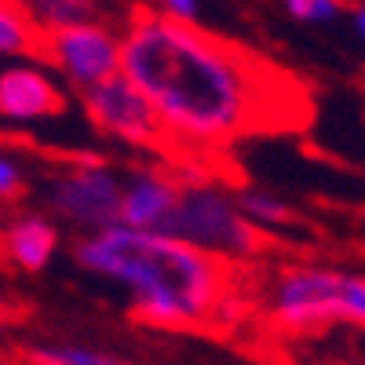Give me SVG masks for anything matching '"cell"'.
<instances>
[{
    "instance_id": "1",
    "label": "cell",
    "mask_w": 365,
    "mask_h": 365,
    "mask_svg": "<svg viewBox=\"0 0 365 365\" xmlns=\"http://www.w3.org/2000/svg\"><path fill=\"white\" fill-rule=\"evenodd\" d=\"M120 73L165 125L172 165H201L241 139L285 132L307 117V96L289 70L158 8H135L120 26Z\"/></svg>"
},
{
    "instance_id": "2",
    "label": "cell",
    "mask_w": 365,
    "mask_h": 365,
    "mask_svg": "<svg viewBox=\"0 0 365 365\" xmlns=\"http://www.w3.org/2000/svg\"><path fill=\"white\" fill-rule=\"evenodd\" d=\"M73 263L128 296L135 322L154 329H205L234 299L237 267L208 256L165 230H132L113 223L96 234H77Z\"/></svg>"
},
{
    "instance_id": "3",
    "label": "cell",
    "mask_w": 365,
    "mask_h": 365,
    "mask_svg": "<svg viewBox=\"0 0 365 365\" xmlns=\"http://www.w3.org/2000/svg\"><path fill=\"white\" fill-rule=\"evenodd\" d=\"M267 322L289 336H311L322 329H365V274L329 263H282L263 289Z\"/></svg>"
},
{
    "instance_id": "4",
    "label": "cell",
    "mask_w": 365,
    "mask_h": 365,
    "mask_svg": "<svg viewBox=\"0 0 365 365\" xmlns=\"http://www.w3.org/2000/svg\"><path fill=\"white\" fill-rule=\"evenodd\" d=\"M179 172V197L165 234L216 256L230 267L259 259L267 234H259L237 205V187L223 182L201 165H172Z\"/></svg>"
},
{
    "instance_id": "5",
    "label": "cell",
    "mask_w": 365,
    "mask_h": 365,
    "mask_svg": "<svg viewBox=\"0 0 365 365\" xmlns=\"http://www.w3.org/2000/svg\"><path fill=\"white\" fill-rule=\"evenodd\" d=\"M120 190H125V175L99 158H88L51 172L41 187V205L58 227L73 234H96L120 223Z\"/></svg>"
},
{
    "instance_id": "6",
    "label": "cell",
    "mask_w": 365,
    "mask_h": 365,
    "mask_svg": "<svg viewBox=\"0 0 365 365\" xmlns=\"http://www.w3.org/2000/svg\"><path fill=\"white\" fill-rule=\"evenodd\" d=\"M77 99H81L88 120L106 139H117L120 146H132V150H146V154H158V158H165V165L175 161L172 139H168L165 125L158 120L154 106L143 99V91L125 73L88 88Z\"/></svg>"
},
{
    "instance_id": "7",
    "label": "cell",
    "mask_w": 365,
    "mask_h": 365,
    "mask_svg": "<svg viewBox=\"0 0 365 365\" xmlns=\"http://www.w3.org/2000/svg\"><path fill=\"white\" fill-rule=\"evenodd\" d=\"M41 63L58 73L70 91L84 96L88 88L120 73V29L106 19L51 29L41 41Z\"/></svg>"
},
{
    "instance_id": "8",
    "label": "cell",
    "mask_w": 365,
    "mask_h": 365,
    "mask_svg": "<svg viewBox=\"0 0 365 365\" xmlns=\"http://www.w3.org/2000/svg\"><path fill=\"white\" fill-rule=\"evenodd\" d=\"M70 110V88L55 81L41 58H11L0 70V117L11 125L51 120Z\"/></svg>"
},
{
    "instance_id": "9",
    "label": "cell",
    "mask_w": 365,
    "mask_h": 365,
    "mask_svg": "<svg viewBox=\"0 0 365 365\" xmlns=\"http://www.w3.org/2000/svg\"><path fill=\"white\" fill-rule=\"evenodd\" d=\"M179 197V172L172 165H143L125 175L120 223L132 230H165Z\"/></svg>"
},
{
    "instance_id": "10",
    "label": "cell",
    "mask_w": 365,
    "mask_h": 365,
    "mask_svg": "<svg viewBox=\"0 0 365 365\" xmlns=\"http://www.w3.org/2000/svg\"><path fill=\"white\" fill-rule=\"evenodd\" d=\"M63 249V227L44 208H26L0 227V259L19 274H41Z\"/></svg>"
},
{
    "instance_id": "11",
    "label": "cell",
    "mask_w": 365,
    "mask_h": 365,
    "mask_svg": "<svg viewBox=\"0 0 365 365\" xmlns=\"http://www.w3.org/2000/svg\"><path fill=\"white\" fill-rule=\"evenodd\" d=\"M237 205L245 212V220L259 230V234H278V230H292L299 223L296 208L278 197L274 190H263V187H249V182H241L237 187Z\"/></svg>"
},
{
    "instance_id": "12",
    "label": "cell",
    "mask_w": 365,
    "mask_h": 365,
    "mask_svg": "<svg viewBox=\"0 0 365 365\" xmlns=\"http://www.w3.org/2000/svg\"><path fill=\"white\" fill-rule=\"evenodd\" d=\"M44 34L19 0H0V58H41Z\"/></svg>"
},
{
    "instance_id": "13",
    "label": "cell",
    "mask_w": 365,
    "mask_h": 365,
    "mask_svg": "<svg viewBox=\"0 0 365 365\" xmlns=\"http://www.w3.org/2000/svg\"><path fill=\"white\" fill-rule=\"evenodd\" d=\"M26 15L37 22L41 34L77 22H99L103 19V0H19Z\"/></svg>"
},
{
    "instance_id": "14",
    "label": "cell",
    "mask_w": 365,
    "mask_h": 365,
    "mask_svg": "<svg viewBox=\"0 0 365 365\" xmlns=\"http://www.w3.org/2000/svg\"><path fill=\"white\" fill-rule=\"evenodd\" d=\"M26 365H135L125 354H113L103 347H88V344H29L22 351Z\"/></svg>"
},
{
    "instance_id": "15",
    "label": "cell",
    "mask_w": 365,
    "mask_h": 365,
    "mask_svg": "<svg viewBox=\"0 0 365 365\" xmlns=\"http://www.w3.org/2000/svg\"><path fill=\"white\" fill-rule=\"evenodd\" d=\"M289 19L307 22V26H325L344 15V0H282Z\"/></svg>"
},
{
    "instance_id": "16",
    "label": "cell",
    "mask_w": 365,
    "mask_h": 365,
    "mask_svg": "<svg viewBox=\"0 0 365 365\" xmlns=\"http://www.w3.org/2000/svg\"><path fill=\"white\" fill-rule=\"evenodd\" d=\"M29 194V175L22 168V161L8 150H0V208L4 205H19Z\"/></svg>"
},
{
    "instance_id": "17",
    "label": "cell",
    "mask_w": 365,
    "mask_h": 365,
    "mask_svg": "<svg viewBox=\"0 0 365 365\" xmlns=\"http://www.w3.org/2000/svg\"><path fill=\"white\" fill-rule=\"evenodd\" d=\"M158 11L175 19V22H197L201 15V0H154Z\"/></svg>"
},
{
    "instance_id": "18",
    "label": "cell",
    "mask_w": 365,
    "mask_h": 365,
    "mask_svg": "<svg viewBox=\"0 0 365 365\" xmlns=\"http://www.w3.org/2000/svg\"><path fill=\"white\" fill-rule=\"evenodd\" d=\"M354 29H358V37L365 41V4H361V8H354Z\"/></svg>"
},
{
    "instance_id": "19",
    "label": "cell",
    "mask_w": 365,
    "mask_h": 365,
    "mask_svg": "<svg viewBox=\"0 0 365 365\" xmlns=\"http://www.w3.org/2000/svg\"><path fill=\"white\" fill-rule=\"evenodd\" d=\"M8 318H11V314H8V303H0V329L8 325Z\"/></svg>"
}]
</instances>
